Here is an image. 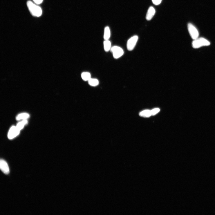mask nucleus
I'll return each instance as SVG.
<instances>
[{"instance_id":"10","label":"nucleus","mask_w":215,"mask_h":215,"mask_svg":"<svg viewBox=\"0 0 215 215\" xmlns=\"http://www.w3.org/2000/svg\"><path fill=\"white\" fill-rule=\"evenodd\" d=\"M29 117V115L26 113H23L18 115L16 117V120H27Z\"/></svg>"},{"instance_id":"2","label":"nucleus","mask_w":215,"mask_h":215,"mask_svg":"<svg viewBox=\"0 0 215 215\" xmlns=\"http://www.w3.org/2000/svg\"><path fill=\"white\" fill-rule=\"evenodd\" d=\"M210 43L207 39L203 37L198 38L194 40L192 43V46L194 48H198L203 46H208Z\"/></svg>"},{"instance_id":"11","label":"nucleus","mask_w":215,"mask_h":215,"mask_svg":"<svg viewBox=\"0 0 215 215\" xmlns=\"http://www.w3.org/2000/svg\"><path fill=\"white\" fill-rule=\"evenodd\" d=\"M104 48L106 52H108L111 49V43L110 41L105 40L104 43Z\"/></svg>"},{"instance_id":"6","label":"nucleus","mask_w":215,"mask_h":215,"mask_svg":"<svg viewBox=\"0 0 215 215\" xmlns=\"http://www.w3.org/2000/svg\"><path fill=\"white\" fill-rule=\"evenodd\" d=\"M20 130L16 126H12L10 129L8 134V138L9 139H12L17 136L19 133Z\"/></svg>"},{"instance_id":"1","label":"nucleus","mask_w":215,"mask_h":215,"mask_svg":"<svg viewBox=\"0 0 215 215\" xmlns=\"http://www.w3.org/2000/svg\"><path fill=\"white\" fill-rule=\"evenodd\" d=\"M27 6L30 12L33 16L39 17L42 15V10L39 6L30 1L27 2Z\"/></svg>"},{"instance_id":"9","label":"nucleus","mask_w":215,"mask_h":215,"mask_svg":"<svg viewBox=\"0 0 215 215\" xmlns=\"http://www.w3.org/2000/svg\"><path fill=\"white\" fill-rule=\"evenodd\" d=\"M139 115L143 117H149L152 115L151 111L149 110L143 111L140 113Z\"/></svg>"},{"instance_id":"3","label":"nucleus","mask_w":215,"mask_h":215,"mask_svg":"<svg viewBox=\"0 0 215 215\" xmlns=\"http://www.w3.org/2000/svg\"><path fill=\"white\" fill-rule=\"evenodd\" d=\"M188 29L189 34L193 40L198 38L199 33L198 30L195 26L191 23H189L188 25Z\"/></svg>"},{"instance_id":"5","label":"nucleus","mask_w":215,"mask_h":215,"mask_svg":"<svg viewBox=\"0 0 215 215\" xmlns=\"http://www.w3.org/2000/svg\"><path fill=\"white\" fill-rule=\"evenodd\" d=\"M138 39V37L134 36L130 38L128 41L127 46L128 50H132L135 48Z\"/></svg>"},{"instance_id":"8","label":"nucleus","mask_w":215,"mask_h":215,"mask_svg":"<svg viewBox=\"0 0 215 215\" xmlns=\"http://www.w3.org/2000/svg\"><path fill=\"white\" fill-rule=\"evenodd\" d=\"M156 13V10L154 8L151 6L149 8L146 16L147 20H151L154 16Z\"/></svg>"},{"instance_id":"18","label":"nucleus","mask_w":215,"mask_h":215,"mask_svg":"<svg viewBox=\"0 0 215 215\" xmlns=\"http://www.w3.org/2000/svg\"><path fill=\"white\" fill-rule=\"evenodd\" d=\"M34 2L37 4H39L41 3L43 0H33Z\"/></svg>"},{"instance_id":"4","label":"nucleus","mask_w":215,"mask_h":215,"mask_svg":"<svg viewBox=\"0 0 215 215\" xmlns=\"http://www.w3.org/2000/svg\"><path fill=\"white\" fill-rule=\"evenodd\" d=\"M111 50L114 57L116 59L120 58L124 54L123 50L119 46H114L111 48Z\"/></svg>"},{"instance_id":"15","label":"nucleus","mask_w":215,"mask_h":215,"mask_svg":"<svg viewBox=\"0 0 215 215\" xmlns=\"http://www.w3.org/2000/svg\"><path fill=\"white\" fill-rule=\"evenodd\" d=\"M81 77L85 81H88L91 78V74L88 72H84L81 74Z\"/></svg>"},{"instance_id":"7","label":"nucleus","mask_w":215,"mask_h":215,"mask_svg":"<svg viewBox=\"0 0 215 215\" xmlns=\"http://www.w3.org/2000/svg\"><path fill=\"white\" fill-rule=\"evenodd\" d=\"M0 168L2 171L6 174H8L9 173V169L8 164L3 159H1L0 160Z\"/></svg>"},{"instance_id":"14","label":"nucleus","mask_w":215,"mask_h":215,"mask_svg":"<svg viewBox=\"0 0 215 215\" xmlns=\"http://www.w3.org/2000/svg\"><path fill=\"white\" fill-rule=\"evenodd\" d=\"M111 36L110 29L108 27H106L104 30V38L105 40H108Z\"/></svg>"},{"instance_id":"12","label":"nucleus","mask_w":215,"mask_h":215,"mask_svg":"<svg viewBox=\"0 0 215 215\" xmlns=\"http://www.w3.org/2000/svg\"><path fill=\"white\" fill-rule=\"evenodd\" d=\"M89 84L92 86H96L99 84L98 80L95 78H91L88 81Z\"/></svg>"},{"instance_id":"13","label":"nucleus","mask_w":215,"mask_h":215,"mask_svg":"<svg viewBox=\"0 0 215 215\" xmlns=\"http://www.w3.org/2000/svg\"><path fill=\"white\" fill-rule=\"evenodd\" d=\"M28 121L27 120H23L21 122H19L17 124L16 127L20 131L22 129L24 126L27 124Z\"/></svg>"},{"instance_id":"16","label":"nucleus","mask_w":215,"mask_h":215,"mask_svg":"<svg viewBox=\"0 0 215 215\" xmlns=\"http://www.w3.org/2000/svg\"><path fill=\"white\" fill-rule=\"evenodd\" d=\"M160 111V109L159 108H155L151 110L152 115H154Z\"/></svg>"},{"instance_id":"17","label":"nucleus","mask_w":215,"mask_h":215,"mask_svg":"<svg viewBox=\"0 0 215 215\" xmlns=\"http://www.w3.org/2000/svg\"><path fill=\"white\" fill-rule=\"evenodd\" d=\"M153 3L155 5H158L160 4L162 0H152Z\"/></svg>"}]
</instances>
